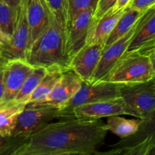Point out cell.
<instances>
[{
	"label": "cell",
	"mask_w": 155,
	"mask_h": 155,
	"mask_svg": "<svg viewBox=\"0 0 155 155\" xmlns=\"http://www.w3.org/2000/svg\"><path fill=\"white\" fill-rule=\"evenodd\" d=\"M107 132L101 118H60L22 140L2 142L0 154H99L98 149L104 144Z\"/></svg>",
	"instance_id": "obj_1"
},
{
	"label": "cell",
	"mask_w": 155,
	"mask_h": 155,
	"mask_svg": "<svg viewBox=\"0 0 155 155\" xmlns=\"http://www.w3.org/2000/svg\"><path fill=\"white\" fill-rule=\"evenodd\" d=\"M25 60L33 68H44L48 71L70 69L65 29L51 12L48 27L29 46Z\"/></svg>",
	"instance_id": "obj_2"
},
{
	"label": "cell",
	"mask_w": 155,
	"mask_h": 155,
	"mask_svg": "<svg viewBox=\"0 0 155 155\" xmlns=\"http://www.w3.org/2000/svg\"><path fill=\"white\" fill-rule=\"evenodd\" d=\"M154 78V72L149 54L139 50H127L115 63L104 81L133 84Z\"/></svg>",
	"instance_id": "obj_3"
},
{
	"label": "cell",
	"mask_w": 155,
	"mask_h": 155,
	"mask_svg": "<svg viewBox=\"0 0 155 155\" xmlns=\"http://www.w3.org/2000/svg\"><path fill=\"white\" fill-rule=\"evenodd\" d=\"M63 117L61 109L45 104H27L17 119L15 128L9 137L4 139L7 143L22 140L55 119Z\"/></svg>",
	"instance_id": "obj_4"
},
{
	"label": "cell",
	"mask_w": 155,
	"mask_h": 155,
	"mask_svg": "<svg viewBox=\"0 0 155 155\" xmlns=\"http://www.w3.org/2000/svg\"><path fill=\"white\" fill-rule=\"evenodd\" d=\"M155 148V110L141 119L139 130L135 134L121 139L110 145L104 152L107 155H149Z\"/></svg>",
	"instance_id": "obj_5"
},
{
	"label": "cell",
	"mask_w": 155,
	"mask_h": 155,
	"mask_svg": "<svg viewBox=\"0 0 155 155\" xmlns=\"http://www.w3.org/2000/svg\"><path fill=\"white\" fill-rule=\"evenodd\" d=\"M124 85L109 81L83 82L80 89L61 108L63 117H71L73 109L78 106L121 96V89Z\"/></svg>",
	"instance_id": "obj_6"
},
{
	"label": "cell",
	"mask_w": 155,
	"mask_h": 155,
	"mask_svg": "<svg viewBox=\"0 0 155 155\" xmlns=\"http://www.w3.org/2000/svg\"><path fill=\"white\" fill-rule=\"evenodd\" d=\"M121 96L139 118L145 117L155 110V77L151 80L133 84H124Z\"/></svg>",
	"instance_id": "obj_7"
},
{
	"label": "cell",
	"mask_w": 155,
	"mask_h": 155,
	"mask_svg": "<svg viewBox=\"0 0 155 155\" xmlns=\"http://www.w3.org/2000/svg\"><path fill=\"white\" fill-rule=\"evenodd\" d=\"M30 45V31L27 16V0H22L18 8L13 34L8 44L2 48V56L6 60L24 59Z\"/></svg>",
	"instance_id": "obj_8"
},
{
	"label": "cell",
	"mask_w": 155,
	"mask_h": 155,
	"mask_svg": "<svg viewBox=\"0 0 155 155\" xmlns=\"http://www.w3.org/2000/svg\"><path fill=\"white\" fill-rule=\"evenodd\" d=\"M115 115H129L139 118L136 112L122 96L78 106L73 109L71 114V117L84 118H102Z\"/></svg>",
	"instance_id": "obj_9"
},
{
	"label": "cell",
	"mask_w": 155,
	"mask_h": 155,
	"mask_svg": "<svg viewBox=\"0 0 155 155\" xmlns=\"http://www.w3.org/2000/svg\"><path fill=\"white\" fill-rule=\"evenodd\" d=\"M33 68L24 59L8 60L4 68V95L0 105L13 101Z\"/></svg>",
	"instance_id": "obj_10"
},
{
	"label": "cell",
	"mask_w": 155,
	"mask_h": 155,
	"mask_svg": "<svg viewBox=\"0 0 155 155\" xmlns=\"http://www.w3.org/2000/svg\"><path fill=\"white\" fill-rule=\"evenodd\" d=\"M104 43L86 44L71 59L70 69L83 82L91 83L104 50Z\"/></svg>",
	"instance_id": "obj_11"
},
{
	"label": "cell",
	"mask_w": 155,
	"mask_h": 155,
	"mask_svg": "<svg viewBox=\"0 0 155 155\" xmlns=\"http://www.w3.org/2000/svg\"><path fill=\"white\" fill-rule=\"evenodd\" d=\"M138 22L139 21L133 26V28L124 36L109 45L104 46L101 59L91 83L104 81L106 80L115 63L128 50L130 42L136 33Z\"/></svg>",
	"instance_id": "obj_12"
},
{
	"label": "cell",
	"mask_w": 155,
	"mask_h": 155,
	"mask_svg": "<svg viewBox=\"0 0 155 155\" xmlns=\"http://www.w3.org/2000/svg\"><path fill=\"white\" fill-rule=\"evenodd\" d=\"M95 9V8H90L83 11L67 25L66 47L70 60L86 44V38Z\"/></svg>",
	"instance_id": "obj_13"
},
{
	"label": "cell",
	"mask_w": 155,
	"mask_h": 155,
	"mask_svg": "<svg viewBox=\"0 0 155 155\" xmlns=\"http://www.w3.org/2000/svg\"><path fill=\"white\" fill-rule=\"evenodd\" d=\"M83 82L71 69L64 71L51 92L39 104H50L61 109L80 89Z\"/></svg>",
	"instance_id": "obj_14"
},
{
	"label": "cell",
	"mask_w": 155,
	"mask_h": 155,
	"mask_svg": "<svg viewBox=\"0 0 155 155\" xmlns=\"http://www.w3.org/2000/svg\"><path fill=\"white\" fill-rule=\"evenodd\" d=\"M155 47V8L145 11L139 18L136 33L132 39L128 51L139 50L147 51Z\"/></svg>",
	"instance_id": "obj_15"
},
{
	"label": "cell",
	"mask_w": 155,
	"mask_h": 155,
	"mask_svg": "<svg viewBox=\"0 0 155 155\" xmlns=\"http://www.w3.org/2000/svg\"><path fill=\"white\" fill-rule=\"evenodd\" d=\"M50 12L51 11L45 0H27L30 45L48 27L50 21Z\"/></svg>",
	"instance_id": "obj_16"
},
{
	"label": "cell",
	"mask_w": 155,
	"mask_h": 155,
	"mask_svg": "<svg viewBox=\"0 0 155 155\" xmlns=\"http://www.w3.org/2000/svg\"><path fill=\"white\" fill-rule=\"evenodd\" d=\"M125 10L115 12L111 8L99 19L92 20L86 38V44L104 43L105 45L107 38Z\"/></svg>",
	"instance_id": "obj_17"
},
{
	"label": "cell",
	"mask_w": 155,
	"mask_h": 155,
	"mask_svg": "<svg viewBox=\"0 0 155 155\" xmlns=\"http://www.w3.org/2000/svg\"><path fill=\"white\" fill-rule=\"evenodd\" d=\"M26 104L10 101L0 105V136L4 139L9 137L15 128L17 119Z\"/></svg>",
	"instance_id": "obj_18"
},
{
	"label": "cell",
	"mask_w": 155,
	"mask_h": 155,
	"mask_svg": "<svg viewBox=\"0 0 155 155\" xmlns=\"http://www.w3.org/2000/svg\"><path fill=\"white\" fill-rule=\"evenodd\" d=\"M144 12H140L130 6L127 7L107 38L105 42V46L113 43L128 33L142 16Z\"/></svg>",
	"instance_id": "obj_19"
},
{
	"label": "cell",
	"mask_w": 155,
	"mask_h": 155,
	"mask_svg": "<svg viewBox=\"0 0 155 155\" xmlns=\"http://www.w3.org/2000/svg\"><path fill=\"white\" fill-rule=\"evenodd\" d=\"M141 119H127L120 115L108 117L105 127L107 131L119 136L120 139H125L135 134L139 130Z\"/></svg>",
	"instance_id": "obj_20"
},
{
	"label": "cell",
	"mask_w": 155,
	"mask_h": 155,
	"mask_svg": "<svg viewBox=\"0 0 155 155\" xmlns=\"http://www.w3.org/2000/svg\"><path fill=\"white\" fill-rule=\"evenodd\" d=\"M63 72L64 71L59 70L48 71L46 75L42 78L40 83L38 84L36 89L27 100V104L31 103L33 104L42 103L52 90L56 82L58 81Z\"/></svg>",
	"instance_id": "obj_21"
},
{
	"label": "cell",
	"mask_w": 155,
	"mask_h": 155,
	"mask_svg": "<svg viewBox=\"0 0 155 155\" xmlns=\"http://www.w3.org/2000/svg\"><path fill=\"white\" fill-rule=\"evenodd\" d=\"M47 72L48 70L44 68H34L33 72L25 80L13 101L27 104V100L36 89L38 84L40 83L42 78L46 75Z\"/></svg>",
	"instance_id": "obj_22"
},
{
	"label": "cell",
	"mask_w": 155,
	"mask_h": 155,
	"mask_svg": "<svg viewBox=\"0 0 155 155\" xmlns=\"http://www.w3.org/2000/svg\"><path fill=\"white\" fill-rule=\"evenodd\" d=\"M18 8H14L0 0V27L10 37L13 34Z\"/></svg>",
	"instance_id": "obj_23"
},
{
	"label": "cell",
	"mask_w": 155,
	"mask_h": 155,
	"mask_svg": "<svg viewBox=\"0 0 155 155\" xmlns=\"http://www.w3.org/2000/svg\"><path fill=\"white\" fill-rule=\"evenodd\" d=\"M61 25L66 30L68 21V0H45Z\"/></svg>",
	"instance_id": "obj_24"
},
{
	"label": "cell",
	"mask_w": 155,
	"mask_h": 155,
	"mask_svg": "<svg viewBox=\"0 0 155 155\" xmlns=\"http://www.w3.org/2000/svg\"><path fill=\"white\" fill-rule=\"evenodd\" d=\"M98 0H68V21H71L83 11L96 7Z\"/></svg>",
	"instance_id": "obj_25"
},
{
	"label": "cell",
	"mask_w": 155,
	"mask_h": 155,
	"mask_svg": "<svg viewBox=\"0 0 155 155\" xmlns=\"http://www.w3.org/2000/svg\"><path fill=\"white\" fill-rule=\"evenodd\" d=\"M117 1V0H98L96 7L94 11L92 21H96L101 18L104 14L114 7Z\"/></svg>",
	"instance_id": "obj_26"
},
{
	"label": "cell",
	"mask_w": 155,
	"mask_h": 155,
	"mask_svg": "<svg viewBox=\"0 0 155 155\" xmlns=\"http://www.w3.org/2000/svg\"><path fill=\"white\" fill-rule=\"evenodd\" d=\"M155 5V0H133L130 7L140 12H145Z\"/></svg>",
	"instance_id": "obj_27"
},
{
	"label": "cell",
	"mask_w": 155,
	"mask_h": 155,
	"mask_svg": "<svg viewBox=\"0 0 155 155\" xmlns=\"http://www.w3.org/2000/svg\"><path fill=\"white\" fill-rule=\"evenodd\" d=\"M133 0H117L116 4L112 8L114 11L115 12H120V11L125 10L127 7L130 6Z\"/></svg>",
	"instance_id": "obj_28"
},
{
	"label": "cell",
	"mask_w": 155,
	"mask_h": 155,
	"mask_svg": "<svg viewBox=\"0 0 155 155\" xmlns=\"http://www.w3.org/2000/svg\"><path fill=\"white\" fill-rule=\"evenodd\" d=\"M9 41H10V37L3 31V30L0 27V45H1L2 48L8 45Z\"/></svg>",
	"instance_id": "obj_29"
},
{
	"label": "cell",
	"mask_w": 155,
	"mask_h": 155,
	"mask_svg": "<svg viewBox=\"0 0 155 155\" xmlns=\"http://www.w3.org/2000/svg\"><path fill=\"white\" fill-rule=\"evenodd\" d=\"M4 95V68L0 70V102Z\"/></svg>",
	"instance_id": "obj_30"
},
{
	"label": "cell",
	"mask_w": 155,
	"mask_h": 155,
	"mask_svg": "<svg viewBox=\"0 0 155 155\" xmlns=\"http://www.w3.org/2000/svg\"><path fill=\"white\" fill-rule=\"evenodd\" d=\"M6 4L9 5L10 6H12L14 8H18L21 5L22 0H2Z\"/></svg>",
	"instance_id": "obj_31"
},
{
	"label": "cell",
	"mask_w": 155,
	"mask_h": 155,
	"mask_svg": "<svg viewBox=\"0 0 155 155\" xmlns=\"http://www.w3.org/2000/svg\"><path fill=\"white\" fill-rule=\"evenodd\" d=\"M144 52V51H143ZM150 55V58L151 59V62H152V65H153V69H154V77H155V54L153 52H148L147 53Z\"/></svg>",
	"instance_id": "obj_32"
},
{
	"label": "cell",
	"mask_w": 155,
	"mask_h": 155,
	"mask_svg": "<svg viewBox=\"0 0 155 155\" xmlns=\"http://www.w3.org/2000/svg\"><path fill=\"white\" fill-rule=\"evenodd\" d=\"M7 61H8V60L5 59L4 58L0 57V70L3 69V68H5V64Z\"/></svg>",
	"instance_id": "obj_33"
},
{
	"label": "cell",
	"mask_w": 155,
	"mask_h": 155,
	"mask_svg": "<svg viewBox=\"0 0 155 155\" xmlns=\"http://www.w3.org/2000/svg\"><path fill=\"white\" fill-rule=\"evenodd\" d=\"M144 52H145V53H148V52H153V53H154V54H155V47H154V48H151V49L148 50V51H144Z\"/></svg>",
	"instance_id": "obj_34"
},
{
	"label": "cell",
	"mask_w": 155,
	"mask_h": 155,
	"mask_svg": "<svg viewBox=\"0 0 155 155\" xmlns=\"http://www.w3.org/2000/svg\"><path fill=\"white\" fill-rule=\"evenodd\" d=\"M3 139H4V138H2V137L1 136H0V146H1L2 143V142H3Z\"/></svg>",
	"instance_id": "obj_35"
},
{
	"label": "cell",
	"mask_w": 155,
	"mask_h": 155,
	"mask_svg": "<svg viewBox=\"0 0 155 155\" xmlns=\"http://www.w3.org/2000/svg\"><path fill=\"white\" fill-rule=\"evenodd\" d=\"M149 155H155V148L152 151H151V153H150Z\"/></svg>",
	"instance_id": "obj_36"
},
{
	"label": "cell",
	"mask_w": 155,
	"mask_h": 155,
	"mask_svg": "<svg viewBox=\"0 0 155 155\" xmlns=\"http://www.w3.org/2000/svg\"><path fill=\"white\" fill-rule=\"evenodd\" d=\"M1 52H2V46H1V45H0V55L2 56V54H1ZM3 58V57H2Z\"/></svg>",
	"instance_id": "obj_37"
},
{
	"label": "cell",
	"mask_w": 155,
	"mask_h": 155,
	"mask_svg": "<svg viewBox=\"0 0 155 155\" xmlns=\"http://www.w3.org/2000/svg\"><path fill=\"white\" fill-rule=\"evenodd\" d=\"M153 7H154V8H155V5H154V6H153Z\"/></svg>",
	"instance_id": "obj_38"
},
{
	"label": "cell",
	"mask_w": 155,
	"mask_h": 155,
	"mask_svg": "<svg viewBox=\"0 0 155 155\" xmlns=\"http://www.w3.org/2000/svg\"><path fill=\"white\" fill-rule=\"evenodd\" d=\"M0 57H2V56H1V55H0Z\"/></svg>",
	"instance_id": "obj_39"
}]
</instances>
